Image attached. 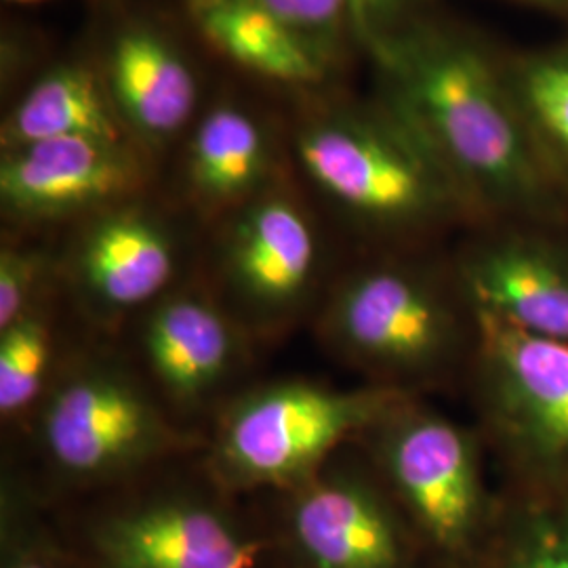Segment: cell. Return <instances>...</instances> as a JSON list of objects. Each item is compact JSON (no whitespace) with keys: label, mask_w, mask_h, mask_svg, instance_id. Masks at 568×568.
Wrapping results in <instances>:
<instances>
[{"label":"cell","mask_w":568,"mask_h":568,"mask_svg":"<svg viewBox=\"0 0 568 568\" xmlns=\"http://www.w3.org/2000/svg\"><path fill=\"white\" fill-rule=\"evenodd\" d=\"M382 98L445 164L471 217L560 225L568 199L549 178L501 61L464 32L417 20L371 51Z\"/></svg>","instance_id":"cell-1"},{"label":"cell","mask_w":568,"mask_h":568,"mask_svg":"<svg viewBox=\"0 0 568 568\" xmlns=\"http://www.w3.org/2000/svg\"><path fill=\"white\" fill-rule=\"evenodd\" d=\"M295 152L326 201L371 234L405 239L471 217L445 164L384 100L314 114Z\"/></svg>","instance_id":"cell-2"},{"label":"cell","mask_w":568,"mask_h":568,"mask_svg":"<svg viewBox=\"0 0 568 568\" xmlns=\"http://www.w3.org/2000/svg\"><path fill=\"white\" fill-rule=\"evenodd\" d=\"M474 314L457 281L424 265L379 262L347 274L326 300L318 335L377 386L413 394L447 379L474 349Z\"/></svg>","instance_id":"cell-3"},{"label":"cell","mask_w":568,"mask_h":568,"mask_svg":"<svg viewBox=\"0 0 568 568\" xmlns=\"http://www.w3.org/2000/svg\"><path fill=\"white\" fill-rule=\"evenodd\" d=\"M436 568H476L501 508L476 432L406 394L361 438Z\"/></svg>","instance_id":"cell-4"},{"label":"cell","mask_w":568,"mask_h":568,"mask_svg":"<svg viewBox=\"0 0 568 568\" xmlns=\"http://www.w3.org/2000/svg\"><path fill=\"white\" fill-rule=\"evenodd\" d=\"M406 394L377 384L337 389L310 382L246 392L230 403L215 429L211 485L225 495L300 487Z\"/></svg>","instance_id":"cell-5"},{"label":"cell","mask_w":568,"mask_h":568,"mask_svg":"<svg viewBox=\"0 0 568 568\" xmlns=\"http://www.w3.org/2000/svg\"><path fill=\"white\" fill-rule=\"evenodd\" d=\"M37 445L63 487L102 488L129 483L187 438L126 366L89 356L53 377L42 396Z\"/></svg>","instance_id":"cell-6"},{"label":"cell","mask_w":568,"mask_h":568,"mask_svg":"<svg viewBox=\"0 0 568 568\" xmlns=\"http://www.w3.org/2000/svg\"><path fill=\"white\" fill-rule=\"evenodd\" d=\"M471 366L488 443L516 490L568 488V345L474 314Z\"/></svg>","instance_id":"cell-7"},{"label":"cell","mask_w":568,"mask_h":568,"mask_svg":"<svg viewBox=\"0 0 568 568\" xmlns=\"http://www.w3.org/2000/svg\"><path fill=\"white\" fill-rule=\"evenodd\" d=\"M220 488H166L98 509L68 544L87 568H281L272 527Z\"/></svg>","instance_id":"cell-8"},{"label":"cell","mask_w":568,"mask_h":568,"mask_svg":"<svg viewBox=\"0 0 568 568\" xmlns=\"http://www.w3.org/2000/svg\"><path fill=\"white\" fill-rule=\"evenodd\" d=\"M283 495L281 568H436L368 457L342 448Z\"/></svg>","instance_id":"cell-9"},{"label":"cell","mask_w":568,"mask_h":568,"mask_svg":"<svg viewBox=\"0 0 568 568\" xmlns=\"http://www.w3.org/2000/svg\"><path fill=\"white\" fill-rule=\"evenodd\" d=\"M318 236L304 206L267 187L232 213L222 248V305L246 333L295 321L318 281Z\"/></svg>","instance_id":"cell-10"},{"label":"cell","mask_w":568,"mask_h":568,"mask_svg":"<svg viewBox=\"0 0 568 568\" xmlns=\"http://www.w3.org/2000/svg\"><path fill=\"white\" fill-rule=\"evenodd\" d=\"M556 227L495 224L467 246L455 281L471 314L568 345V241Z\"/></svg>","instance_id":"cell-11"},{"label":"cell","mask_w":568,"mask_h":568,"mask_svg":"<svg viewBox=\"0 0 568 568\" xmlns=\"http://www.w3.org/2000/svg\"><path fill=\"white\" fill-rule=\"evenodd\" d=\"M143 161L129 142L58 138L2 150L0 204L7 220L49 224L131 201Z\"/></svg>","instance_id":"cell-12"},{"label":"cell","mask_w":568,"mask_h":568,"mask_svg":"<svg viewBox=\"0 0 568 568\" xmlns=\"http://www.w3.org/2000/svg\"><path fill=\"white\" fill-rule=\"evenodd\" d=\"M68 262L79 304L103 325L148 310L171 291L180 251L163 217L142 204L91 215Z\"/></svg>","instance_id":"cell-13"},{"label":"cell","mask_w":568,"mask_h":568,"mask_svg":"<svg viewBox=\"0 0 568 568\" xmlns=\"http://www.w3.org/2000/svg\"><path fill=\"white\" fill-rule=\"evenodd\" d=\"M244 331L211 293L171 288L143 314V363L164 400L183 413L211 405L244 363Z\"/></svg>","instance_id":"cell-14"},{"label":"cell","mask_w":568,"mask_h":568,"mask_svg":"<svg viewBox=\"0 0 568 568\" xmlns=\"http://www.w3.org/2000/svg\"><path fill=\"white\" fill-rule=\"evenodd\" d=\"M103 79L126 133L161 148L180 135L199 102V81L180 47L135 23L112 39Z\"/></svg>","instance_id":"cell-15"},{"label":"cell","mask_w":568,"mask_h":568,"mask_svg":"<svg viewBox=\"0 0 568 568\" xmlns=\"http://www.w3.org/2000/svg\"><path fill=\"white\" fill-rule=\"evenodd\" d=\"M272 180V143L244 108L220 103L199 122L185 154V185L206 213H234Z\"/></svg>","instance_id":"cell-16"},{"label":"cell","mask_w":568,"mask_h":568,"mask_svg":"<svg viewBox=\"0 0 568 568\" xmlns=\"http://www.w3.org/2000/svg\"><path fill=\"white\" fill-rule=\"evenodd\" d=\"M185 9L204 41L257 77L312 87L335 68L257 0H185Z\"/></svg>","instance_id":"cell-17"},{"label":"cell","mask_w":568,"mask_h":568,"mask_svg":"<svg viewBox=\"0 0 568 568\" xmlns=\"http://www.w3.org/2000/svg\"><path fill=\"white\" fill-rule=\"evenodd\" d=\"M77 135L129 142L103 74L79 61L51 68L23 93L4 116L0 143L13 150Z\"/></svg>","instance_id":"cell-18"},{"label":"cell","mask_w":568,"mask_h":568,"mask_svg":"<svg viewBox=\"0 0 568 568\" xmlns=\"http://www.w3.org/2000/svg\"><path fill=\"white\" fill-rule=\"evenodd\" d=\"M501 65L532 145L568 199V47L514 55Z\"/></svg>","instance_id":"cell-19"},{"label":"cell","mask_w":568,"mask_h":568,"mask_svg":"<svg viewBox=\"0 0 568 568\" xmlns=\"http://www.w3.org/2000/svg\"><path fill=\"white\" fill-rule=\"evenodd\" d=\"M476 568H568V488H514Z\"/></svg>","instance_id":"cell-20"},{"label":"cell","mask_w":568,"mask_h":568,"mask_svg":"<svg viewBox=\"0 0 568 568\" xmlns=\"http://www.w3.org/2000/svg\"><path fill=\"white\" fill-rule=\"evenodd\" d=\"M53 325L41 302L0 328V413L13 419L41 403L51 386Z\"/></svg>","instance_id":"cell-21"},{"label":"cell","mask_w":568,"mask_h":568,"mask_svg":"<svg viewBox=\"0 0 568 568\" xmlns=\"http://www.w3.org/2000/svg\"><path fill=\"white\" fill-rule=\"evenodd\" d=\"M0 568H87L58 535L42 525L34 506L4 493L0 528Z\"/></svg>","instance_id":"cell-22"},{"label":"cell","mask_w":568,"mask_h":568,"mask_svg":"<svg viewBox=\"0 0 568 568\" xmlns=\"http://www.w3.org/2000/svg\"><path fill=\"white\" fill-rule=\"evenodd\" d=\"M297 37L337 65L358 44V30L349 0H257Z\"/></svg>","instance_id":"cell-23"},{"label":"cell","mask_w":568,"mask_h":568,"mask_svg":"<svg viewBox=\"0 0 568 568\" xmlns=\"http://www.w3.org/2000/svg\"><path fill=\"white\" fill-rule=\"evenodd\" d=\"M51 274L49 255L37 246L9 244L0 251V328L44 302L42 288Z\"/></svg>","instance_id":"cell-24"},{"label":"cell","mask_w":568,"mask_h":568,"mask_svg":"<svg viewBox=\"0 0 568 568\" xmlns=\"http://www.w3.org/2000/svg\"><path fill=\"white\" fill-rule=\"evenodd\" d=\"M361 47L368 53L382 42L403 32L417 16L419 0H349Z\"/></svg>","instance_id":"cell-25"},{"label":"cell","mask_w":568,"mask_h":568,"mask_svg":"<svg viewBox=\"0 0 568 568\" xmlns=\"http://www.w3.org/2000/svg\"><path fill=\"white\" fill-rule=\"evenodd\" d=\"M523 2L532 9L546 11L549 16H560V18H568V0H516Z\"/></svg>","instance_id":"cell-26"},{"label":"cell","mask_w":568,"mask_h":568,"mask_svg":"<svg viewBox=\"0 0 568 568\" xmlns=\"http://www.w3.org/2000/svg\"><path fill=\"white\" fill-rule=\"evenodd\" d=\"M9 2H41V0H9Z\"/></svg>","instance_id":"cell-27"}]
</instances>
